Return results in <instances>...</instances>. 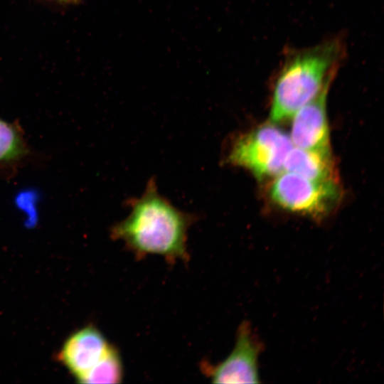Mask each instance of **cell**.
Wrapping results in <instances>:
<instances>
[{
	"mask_svg": "<svg viewBox=\"0 0 384 384\" xmlns=\"http://www.w3.org/2000/svg\"><path fill=\"white\" fill-rule=\"evenodd\" d=\"M129 215L111 228V237L136 255H161L169 261L188 258L187 238L195 214L183 212L162 196L151 178L139 198L126 202Z\"/></svg>",
	"mask_w": 384,
	"mask_h": 384,
	"instance_id": "cell-1",
	"label": "cell"
},
{
	"mask_svg": "<svg viewBox=\"0 0 384 384\" xmlns=\"http://www.w3.org/2000/svg\"><path fill=\"white\" fill-rule=\"evenodd\" d=\"M346 55L343 38L331 37L314 46L289 49L275 75L270 119L291 118L326 87L331 86Z\"/></svg>",
	"mask_w": 384,
	"mask_h": 384,
	"instance_id": "cell-2",
	"label": "cell"
},
{
	"mask_svg": "<svg viewBox=\"0 0 384 384\" xmlns=\"http://www.w3.org/2000/svg\"><path fill=\"white\" fill-rule=\"evenodd\" d=\"M292 142L285 132L267 124L233 139L224 162L247 169L256 178L275 176L284 171V164Z\"/></svg>",
	"mask_w": 384,
	"mask_h": 384,
	"instance_id": "cell-3",
	"label": "cell"
},
{
	"mask_svg": "<svg viewBox=\"0 0 384 384\" xmlns=\"http://www.w3.org/2000/svg\"><path fill=\"white\" fill-rule=\"evenodd\" d=\"M269 192L282 208L317 219L330 213L341 197L338 181H316L289 171L277 175Z\"/></svg>",
	"mask_w": 384,
	"mask_h": 384,
	"instance_id": "cell-4",
	"label": "cell"
},
{
	"mask_svg": "<svg viewBox=\"0 0 384 384\" xmlns=\"http://www.w3.org/2000/svg\"><path fill=\"white\" fill-rule=\"evenodd\" d=\"M260 350L250 324L245 321L238 330L236 343L230 355L213 367L206 366L205 373L215 383H258Z\"/></svg>",
	"mask_w": 384,
	"mask_h": 384,
	"instance_id": "cell-5",
	"label": "cell"
},
{
	"mask_svg": "<svg viewBox=\"0 0 384 384\" xmlns=\"http://www.w3.org/2000/svg\"><path fill=\"white\" fill-rule=\"evenodd\" d=\"M330 86L294 115L290 139L294 146L331 153L326 114V99Z\"/></svg>",
	"mask_w": 384,
	"mask_h": 384,
	"instance_id": "cell-6",
	"label": "cell"
},
{
	"mask_svg": "<svg viewBox=\"0 0 384 384\" xmlns=\"http://www.w3.org/2000/svg\"><path fill=\"white\" fill-rule=\"evenodd\" d=\"M112 346L96 327L87 326L68 338L58 357L78 379L95 366Z\"/></svg>",
	"mask_w": 384,
	"mask_h": 384,
	"instance_id": "cell-7",
	"label": "cell"
},
{
	"mask_svg": "<svg viewBox=\"0 0 384 384\" xmlns=\"http://www.w3.org/2000/svg\"><path fill=\"white\" fill-rule=\"evenodd\" d=\"M316 181H338L331 153L292 146L284 164V171Z\"/></svg>",
	"mask_w": 384,
	"mask_h": 384,
	"instance_id": "cell-8",
	"label": "cell"
},
{
	"mask_svg": "<svg viewBox=\"0 0 384 384\" xmlns=\"http://www.w3.org/2000/svg\"><path fill=\"white\" fill-rule=\"evenodd\" d=\"M28 154L20 127L0 119V166H12Z\"/></svg>",
	"mask_w": 384,
	"mask_h": 384,
	"instance_id": "cell-9",
	"label": "cell"
},
{
	"mask_svg": "<svg viewBox=\"0 0 384 384\" xmlns=\"http://www.w3.org/2000/svg\"><path fill=\"white\" fill-rule=\"evenodd\" d=\"M123 378V366L118 351L113 346L104 357L78 380L81 383H119Z\"/></svg>",
	"mask_w": 384,
	"mask_h": 384,
	"instance_id": "cell-10",
	"label": "cell"
},
{
	"mask_svg": "<svg viewBox=\"0 0 384 384\" xmlns=\"http://www.w3.org/2000/svg\"><path fill=\"white\" fill-rule=\"evenodd\" d=\"M46 1L57 3L60 4H64V5L73 4H77L80 2L79 0H46Z\"/></svg>",
	"mask_w": 384,
	"mask_h": 384,
	"instance_id": "cell-11",
	"label": "cell"
},
{
	"mask_svg": "<svg viewBox=\"0 0 384 384\" xmlns=\"http://www.w3.org/2000/svg\"><path fill=\"white\" fill-rule=\"evenodd\" d=\"M82 0H79V1H81Z\"/></svg>",
	"mask_w": 384,
	"mask_h": 384,
	"instance_id": "cell-12",
	"label": "cell"
}]
</instances>
